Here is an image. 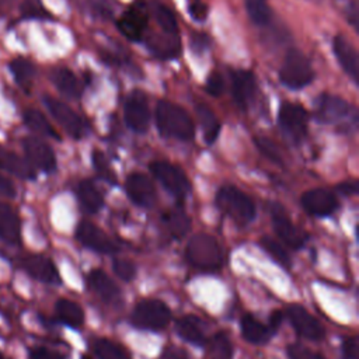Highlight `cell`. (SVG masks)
I'll use <instances>...</instances> for the list:
<instances>
[{"label":"cell","mask_w":359,"mask_h":359,"mask_svg":"<svg viewBox=\"0 0 359 359\" xmlns=\"http://www.w3.org/2000/svg\"><path fill=\"white\" fill-rule=\"evenodd\" d=\"M154 119L158 132L164 137L188 142L195 136V125L192 118L185 108L172 101H158L154 111Z\"/></svg>","instance_id":"1"},{"label":"cell","mask_w":359,"mask_h":359,"mask_svg":"<svg viewBox=\"0 0 359 359\" xmlns=\"http://www.w3.org/2000/svg\"><path fill=\"white\" fill-rule=\"evenodd\" d=\"M188 262L203 272H215L223 266L224 254L215 237L206 233H198L191 237L185 248Z\"/></svg>","instance_id":"2"},{"label":"cell","mask_w":359,"mask_h":359,"mask_svg":"<svg viewBox=\"0 0 359 359\" xmlns=\"http://www.w3.org/2000/svg\"><path fill=\"white\" fill-rule=\"evenodd\" d=\"M279 81L290 90H303L314 81L316 72L309 57L299 49L290 48L279 69Z\"/></svg>","instance_id":"3"},{"label":"cell","mask_w":359,"mask_h":359,"mask_svg":"<svg viewBox=\"0 0 359 359\" xmlns=\"http://www.w3.org/2000/svg\"><path fill=\"white\" fill-rule=\"evenodd\" d=\"M215 203L222 213L241 226L252 222L257 213L252 199L233 185L222 187L216 194Z\"/></svg>","instance_id":"4"},{"label":"cell","mask_w":359,"mask_h":359,"mask_svg":"<svg viewBox=\"0 0 359 359\" xmlns=\"http://www.w3.org/2000/svg\"><path fill=\"white\" fill-rule=\"evenodd\" d=\"M314 118L324 125L348 122V125L355 126L358 123L356 109L342 97L328 93H323L316 98Z\"/></svg>","instance_id":"5"},{"label":"cell","mask_w":359,"mask_h":359,"mask_svg":"<svg viewBox=\"0 0 359 359\" xmlns=\"http://www.w3.org/2000/svg\"><path fill=\"white\" fill-rule=\"evenodd\" d=\"M170 318L171 311L164 302L158 299H144L135 306L130 321L140 330L158 331L167 327Z\"/></svg>","instance_id":"6"},{"label":"cell","mask_w":359,"mask_h":359,"mask_svg":"<svg viewBox=\"0 0 359 359\" xmlns=\"http://www.w3.org/2000/svg\"><path fill=\"white\" fill-rule=\"evenodd\" d=\"M42 100L50 115L67 132L69 136H72L73 139H81L87 135L88 123L66 102L56 100L50 95H43Z\"/></svg>","instance_id":"7"},{"label":"cell","mask_w":359,"mask_h":359,"mask_svg":"<svg viewBox=\"0 0 359 359\" xmlns=\"http://www.w3.org/2000/svg\"><path fill=\"white\" fill-rule=\"evenodd\" d=\"M278 125L290 140L299 143L307 135L309 112L300 104L286 101L279 107Z\"/></svg>","instance_id":"8"},{"label":"cell","mask_w":359,"mask_h":359,"mask_svg":"<svg viewBox=\"0 0 359 359\" xmlns=\"http://www.w3.org/2000/svg\"><path fill=\"white\" fill-rule=\"evenodd\" d=\"M268 212L272 219V224L275 229L276 236L282 240L283 244L289 245L290 248H300L306 244L307 234L300 230L287 216L283 206L278 202H269L268 203Z\"/></svg>","instance_id":"9"},{"label":"cell","mask_w":359,"mask_h":359,"mask_svg":"<svg viewBox=\"0 0 359 359\" xmlns=\"http://www.w3.org/2000/svg\"><path fill=\"white\" fill-rule=\"evenodd\" d=\"M123 119L126 126L136 132L144 133L150 125V109L146 94L136 88L132 90L123 104Z\"/></svg>","instance_id":"10"},{"label":"cell","mask_w":359,"mask_h":359,"mask_svg":"<svg viewBox=\"0 0 359 359\" xmlns=\"http://www.w3.org/2000/svg\"><path fill=\"white\" fill-rule=\"evenodd\" d=\"M150 171L154 178L178 199H184L191 191V184L185 172L171 163L153 161L150 164Z\"/></svg>","instance_id":"11"},{"label":"cell","mask_w":359,"mask_h":359,"mask_svg":"<svg viewBox=\"0 0 359 359\" xmlns=\"http://www.w3.org/2000/svg\"><path fill=\"white\" fill-rule=\"evenodd\" d=\"M149 25V10L147 6L136 3L129 7L116 21V28L121 34L132 42H140L146 36Z\"/></svg>","instance_id":"12"},{"label":"cell","mask_w":359,"mask_h":359,"mask_svg":"<svg viewBox=\"0 0 359 359\" xmlns=\"http://www.w3.org/2000/svg\"><path fill=\"white\" fill-rule=\"evenodd\" d=\"M230 88L236 105L245 111L257 95V77L251 70L234 69L230 72Z\"/></svg>","instance_id":"13"},{"label":"cell","mask_w":359,"mask_h":359,"mask_svg":"<svg viewBox=\"0 0 359 359\" xmlns=\"http://www.w3.org/2000/svg\"><path fill=\"white\" fill-rule=\"evenodd\" d=\"M76 238L84 247L100 254H112L118 250L116 243L107 233H104L98 226L87 220L79 223L76 229Z\"/></svg>","instance_id":"14"},{"label":"cell","mask_w":359,"mask_h":359,"mask_svg":"<svg viewBox=\"0 0 359 359\" xmlns=\"http://www.w3.org/2000/svg\"><path fill=\"white\" fill-rule=\"evenodd\" d=\"M302 208L311 216L325 217L332 215L338 208L337 196L324 188L306 191L300 198Z\"/></svg>","instance_id":"15"},{"label":"cell","mask_w":359,"mask_h":359,"mask_svg":"<svg viewBox=\"0 0 359 359\" xmlns=\"http://www.w3.org/2000/svg\"><path fill=\"white\" fill-rule=\"evenodd\" d=\"M287 317L296 332L310 341H321L325 337L323 325L300 304H290L287 307Z\"/></svg>","instance_id":"16"},{"label":"cell","mask_w":359,"mask_h":359,"mask_svg":"<svg viewBox=\"0 0 359 359\" xmlns=\"http://www.w3.org/2000/svg\"><path fill=\"white\" fill-rule=\"evenodd\" d=\"M22 147L27 160L36 168L52 172L56 168V157L52 147L35 136H27L22 139Z\"/></svg>","instance_id":"17"},{"label":"cell","mask_w":359,"mask_h":359,"mask_svg":"<svg viewBox=\"0 0 359 359\" xmlns=\"http://www.w3.org/2000/svg\"><path fill=\"white\" fill-rule=\"evenodd\" d=\"M332 52L345 74L358 84L359 81V55L351 41L338 34L332 39Z\"/></svg>","instance_id":"18"},{"label":"cell","mask_w":359,"mask_h":359,"mask_svg":"<svg viewBox=\"0 0 359 359\" xmlns=\"http://www.w3.org/2000/svg\"><path fill=\"white\" fill-rule=\"evenodd\" d=\"M20 266L34 279L43 282V283H59L60 276L59 272L52 262L45 255L41 254H31L25 255L20 259Z\"/></svg>","instance_id":"19"},{"label":"cell","mask_w":359,"mask_h":359,"mask_svg":"<svg viewBox=\"0 0 359 359\" xmlns=\"http://www.w3.org/2000/svg\"><path fill=\"white\" fill-rule=\"evenodd\" d=\"M129 199L142 208H151L156 202V189L151 181L140 172H132L125 182Z\"/></svg>","instance_id":"20"},{"label":"cell","mask_w":359,"mask_h":359,"mask_svg":"<svg viewBox=\"0 0 359 359\" xmlns=\"http://www.w3.org/2000/svg\"><path fill=\"white\" fill-rule=\"evenodd\" d=\"M0 168L21 178V180H35V167L21 156L3 147L0 144Z\"/></svg>","instance_id":"21"},{"label":"cell","mask_w":359,"mask_h":359,"mask_svg":"<svg viewBox=\"0 0 359 359\" xmlns=\"http://www.w3.org/2000/svg\"><path fill=\"white\" fill-rule=\"evenodd\" d=\"M88 287L105 303H114L119 300L121 290L115 282L101 269H93L87 275Z\"/></svg>","instance_id":"22"},{"label":"cell","mask_w":359,"mask_h":359,"mask_svg":"<svg viewBox=\"0 0 359 359\" xmlns=\"http://www.w3.org/2000/svg\"><path fill=\"white\" fill-rule=\"evenodd\" d=\"M50 81L67 98L77 100L83 94V86L79 77L67 67H55L50 72Z\"/></svg>","instance_id":"23"},{"label":"cell","mask_w":359,"mask_h":359,"mask_svg":"<svg viewBox=\"0 0 359 359\" xmlns=\"http://www.w3.org/2000/svg\"><path fill=\"white\" fill-rule=\"evenodd\" d=\"M0 240L8 244H18L21 240V224L15 210L0 202Z\"/></svg>","instance_id":"24"},{"label":"cell","mask_w":359,"mask_h":359,"mask_svg":"<svg viewBox=\"0 0 359 359\" xmlns=\"http://www.w3.org/2000/svg\"><path fill=\"white\" fill-rule=\"evenodd\" d=\"M241 334L245 341L254 345L266 344L275 334L268 325L259 323L252 314H244L241 317Z\"/></svg>","instance_id":"25"},{"label":"cell","mask_w":359,"mask_h":359,"mask_svg":"<svg viewBox=\"0 0 359 359\" xmlns=\"http://www.w3.org/2000/svg\"><path fill=\"white\" fill-rule=\"evenodd\" d=\"M196 116L201 123L202 132H203V139L208 144H212L216 142L219 133H220V121L217 119L215 111L206 105V104H198L196 108Z\"/></svg>","instance_id":"26"},{"label":"cell","mask_w":359,"mask_h":359,"mask_svg":"<svg viewBox=\"0 0 359 359\" xmlns=\"http://www.w3.org/2000/svg\"><path fill=\"white\" fill-rule=\"evenodd\" d=\"M55 311L57 320L72 328H79L84 323V311L73 300L59 299L55 304Z\"/></svg>","instance_id":"27"},{"label":"cell","mask_w":359,"mask_h":359,"mask_svg":"<svg viewBox=\"0 0 359 359\" xmlns=\"http://www.w3.org/2000/svg\"><path fill=\"white\" fill-rule=\"evenodd\" d=\"M147 10H149V14L154 18V21L157 22V25L160 27V29L168 35H174V36H180V28H178V24H177V20L172 14V11L158 3V1H150L149 6H147Z\"/></svg>","instance_id":"28"},{"label":"cell","mask_w":359,"mask_h":359,"mask_svg":"<svg viewBox=\"0 0 359 359\" xmlns=\"http://www.w3.org/2000/svg\"><path fill=\"white\" fill-rule=\"evenodd\" d=\"M163 222L168 233L175 238L184 237L191 229V217L181 206H175L167 210L163 216Z\"/></svg>","instance_id":"29"},{"label":"cell","mask_w":359,"mask_h":359,"mask_svg":"<svg viewBox=\"0 0 359 359\" xmlns=\"http://www.w3.org/2000/svg\"><path fill=\"white\" fill-rule=\"evenodd\" d=\"M77 196H79L81 206L88 213H97L104 205V198H102L101 192L97 189V187L90 180H83L79 182Z\"/></svg>","instance_id":"30"},{"label":"cell","mask_w":359,"mask_h":359,"mask_svg":"<svg viewBox=\"0 0 359 359\" xmlns=\"http://www.w3.org/2000/svg\"><path fill=\"white\" fill-rule=\"evenodd\" d=\"M177 334L189 344L194 345H203L205 344V334L201 327V321L195 316H184L177 320Z\"/></svg>","instance_id":"31"},{"label":"cell","mask_w":359,"mask_h":359,"mask_svg":"<svg viewBox=\"0 0 359 359\" xmlns=\"http://www.w3.org/2000/svg\"><path fill=\"white\" fill-rule=\"evenodd\" d=\"M24 122L25 125L35 133L46 136V137H52V139H60V136L57 135V132L55 130V128L49 123V121L46 119V116L34 108H29L24 112Z\"/></svg>","instance_id":"32"},{"label":"cell","mask_w":359,"mask_h":359,"mask_svg":"<svg viewBox=\"0 0 359 359\" xmlns=\"http://www.w3.org/2000/svg\"><path fill=\"white\" fill-rule=\"evenodd\" d=\"M10 72L14 76L15 83L22 87L24 90H28L31 87V83L35 76V67L34 65L25 59V57H15L10 62Z\"/></svg>","instance_id":"33"},{"label":"cell","mask_w":359,"mask_h":359,"mask_svg":"<svg viewBox=\"0 0 359 359\" xmlns=\"http://www.w3.org/2000/svg\"><path fill=\"white\" fill-rule=\"evenodd\" d=\"M247 14L257 27H266L271 22L272 11L268 0H244Z\"/></svg>","instance_id":"34"},{"label":"cell","mask_w":359,"mask_h":359,"mask_svg":"<svg viewBox=\"0 0 359 359\" xmlns=\"http://www.w3.org/2000/svg\"><path fill=\"white\" fill-rule=\"evenodd\" d=\"M94 352L98 359H132L122 345L105 338L95 341Z\"/></svg>","instance_id":"35"},{"label":"cell","mask_w":359,"mask_h":359,"mask_svg":"<svg viewBox=\"0 0 359 359\" xmlns=\"http://www.w3.org/2000/svg\"><path fill=\"white\" fill-rule=\"evenodd\" d=\"M259 245L282 266L289 268L290 266V257L287 254V251L283 248V245L280 243H278L276 240H273L269 236H264L259 240Z\"/></svg>","instance_id":"36"},{"label":"cell","mask_w":359,"mask_h":359,"mask_svg":"<svg viewBox=\"0 0 359 359\" xmlns=\"http://www.w3.org/2000/svg\"><path fill=\"white\" fill-rule=\"evenodd\" d=\"M233 345L224 332H217L210 341V359H231Z\"/></svg>","instance_id":"37"},{"label":"cell","mask_w":359,"mask_h":359,"mask_svg":"<svg viewBox=\"0 0 359 359\" xmlns=\"http://www.w3.org/2000/svg\"><path fill=\"white\" fill-rule=\"evenodd\" d=\"M254 143L257 146V149L266 157L269 158L271 161L276 163V164H282L283 163V158H282V153L280 150L278 149V146L268 137L265 136H258L254 139Z\"/></svg>","instance_id":"38"},{"label":"cell","mask_w":359,"mask_h":359,"mask_svg":"<svg viewBox=\"0 0 359 359\" xmlns=\"http://www.w3.org/2000/svg\"><path fill=\"white\" fill-rule=\"evenodd\" d=\"M93 163H94V168L97 170L98 175H100L102 180H105V181L109 182V184H116V177H115L114 171L111 170L108 161L105 160V157H104V154H102L101 151L95 150V151L93 153Z\"/></svg>","instance_id":"39"},{"label":"cell","mask_w":359,"mask_h":359,"mask_svg":"<svg viewBox=\"0 0 359 359\" xmlns=\"http://www.w3.org/2000/svg\"><path fill=\"white\" fill-rule=\"evenodd\" d=\"M112 269L115 275L125 282H129L136 276V266L129 259H114Z\"/></svg>","instance_id":"40"},{"label":"cell","mask_w":359,"mask_h":359,"mask_svg":"<svg viewBox=\"0 0 359 359\" xmlns=\"http://www.w3.org/2000/svg\"><path fill=\"white\" fill-rule=\"evenodd\" d=\"M286 353L289 359H324L318 352L311 351L310 348L300 344H290L286 348Z\"/></svg>","instance_id":"41"},{"label":"cell","mask_w":359,"mask_h":359,"mask_svg":"<svg viewBox=\"0 0 359 359\" xmlns=\"http://www.w3.org/2000/svg\"><path fill=\"white\" fill-rule=\"evenodd\" d=\"M205 88L213 97L222 95V93L224 91V79H223V76L217 72H212L206 79Z\"/></svg>","instance_id":"42"},{"label":"cell","mask_w":359,"mask_h":359,"mask_svg":"<svg viewBox=\"0 0 359 359\" xmlns=\"http://www.w3.org/2000/svg\"><path fill=\"white\" fill-rule=\"evenodd\" d=\"M188 13L195 21L203 22L208 17L209 7L203 0H188Z\"/></svg>","instance_id":"43"},{"label":"cell","mask_w":359,"mask_h":359,"mask_svg":"<svg viewBox=\"0 0 359 359\" xmlns=\"http://www.w3.org/2000/svg\"><path fill=\"white\" fill-rule=\"evenodd\" d=\"M344 359H359V342L356 337H348L342 342Z\"/></svg>","instance_id":"44"},{"label":"cell","mask_w":359,"mask_h":359,"mask_svg":"<svg viewBox=\"0 0 359 359\" xmlns=\"http://www.w3.org/2000/svg\"><path fill=\"white\" fill-rule=\"evenodd\" d=\"M189 46L195 53H202L210 46V39L208 35L201 32H194L189 38Z\"/></svg>","instance_id":"45"},{"label":"cell","mask_w":359,"mask_h":359,"mask_svg":"<svg viewBox=\"0 0 359 359\" xmlns=\"http://www.w3.org/2000/svg\"><path fill=\"white\" fill-rule=\"evenodd\" d=\"M29 359H65V356L48 348L36 346L29 351Z\"/></svg>","instance_id":"46"},{"label":"cell","mask_w":359,"mask_h":359,"mask_svg":"<svg viewBox=\"0 0 359 359\" xmlns=\"http://www.w3.org/2000/svg\"><path fill=\"white\" fill-rule=\"evenodd\" d=\"M17 194L15 185L13 184L11 180H8L7 177H4L3 174H0V196L4 198H14Z\"/></svg>","instance_id":"47"},{"label":"cell","mask_w":359,"mask_h":359,"mask_svg":"<svg viewBox=\"0 0 359 359\" xmlns=\"http://www.w3.org/2000/svg\"><path fill=\"white\" fill-rule=\"evenodd\" d=\"M346 18L353 28H358V4L355 0H352L346 7Z\"/></svg>","instance_id":"48"},{"label":"cell","mask_w":359,"mask_h":359,"mask_svg":"<svg viewBox=\"0 0 359 359\" xmlns=\"http://www.w3.org/2000/svg\"><path fill=\"white\" fill-rule=\"evenodd\" d=\"M337 189L345 195V196H351V195H355L358 192V184L355 181L352 182H342V184H338L337 185Z\"/></svg>","instance_id":"49"},{"label":"cell","mask_w":359,"mask_h":359,"mask_svg":"<svg viewBox=\"0 0 359 359\" xmlns=\"http://www.w3.org/2000/svg\"><path fill=\"white\" fill-rule=\"evenodd\" d=\"M282 321H283V314H282V311L280 310H275V311H272L271 313V316H269V328L273 331V332H276V330L279 328V325L282 324Z\"/></svg>","instance_id":"50"},{"label":"cell","mask_w":359,"mask_h":359,"mask_svg":"<svg viewBox=\"0 0 359 359\" xmlns=\"http://www.w3.org/2000/svg\"><path fill=\"white\" fill-rule=\"evenodd\" d=\"M167 359H187L184 355H178V353H172V355H170Z\"/></svg>","instance_id":"51"},{"label":"cell","mask_w":359,"mask_h":359,"mask_svg":"<svg viewBox=\"0 0 359 359\" xmlns=\"http://www.w3.org/2000/svg\"><path fill=\"white\" fill-rule=\"evenodd\" d=\"M81 359H91V358H90V356H83Z\"/></svg>","instance_id":"52"},{"label":"cell","mask_w":359,"mask_h":359,"mask_svg":"<svg viewBox=\"0 0 359 359\" xmlns=\"http://www.w3.org/2000/svg\"><path fill=\"white\" fill-rule=\"evenodd\" d=\"M0 359H4V358H3V355H1V353H0Z\"/></svg>","instance_id":"53"}]
</instances>
